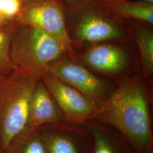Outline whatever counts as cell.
Returning <instances> with one entry per match:
<instances>
[{
    "label": "cell",
    "mask_w": 153,
    "mask_h": 153,
    "mask_svg": "<svg viewBox=\"0 0 153 153\" xmlns=\"http://www.w3.org/2000/svg\"><path fill=\"white\" fill-rule=\"evenodd\" d=\"M15 30L12 22L0 27V78L16 69L10 55V43Z\"/></svg>",
    "instance_id": "15"
},
{
    "label": "cell",
    "mask_w": 153,
    "mask_h": 153,
    "mask_svg": "<svg viewBox=\"0 0 153 153\" xmlns=\"http://www.w3.org/2000/svg\"><path fill=\"white\" fill-rule=\"evenodd\" d=\"M93 120L114 128L135 153H153L152 116L146 83L138 75L121 82L99 107Z\"/></svg>",
    "instance_id": "1"
},
{
    "label": "cell",
    "mask_w": 153,
    "mask_h": 153,
    "mask_svg": "<svg viewBox=\"0 0 153 153\" xmlns=\"http://www.w3.org/2000/svg\"><path fill=\"white\" fill-rule=\"evenodd\" d=\"M85 126L93 134V153H135L126 138L114 128L95 120Z\"/></svg>",
    "instance_id": "11"
},
{
    "label": "cell",
    "mask_w": 153,
    "mask_h": 153,
    "mask_svg": "<svg viewBox=\"0 0 153 153\" xmlns=\"http://www.w3.org/2000/svg\"><path fill=\"white\" fill-rule=\"evenodd\" d=\"M22 5L21 0H0V19L6 23L14 21Z\"/></svg>",
    "instance_id": "16"
},
{
    "label": "cell",
    "mask_w": 153,
    "mask_h": 153,
    "mask_svg": "<svg viewBox=\"0 0 153 153\" xmlns=\"http://www.w3.org/2000/svg\"><path fill=\"white\" fill-rule=\"evenodd\" d=\"M66 13L62 0H33L23 3L14 22L37 28L56 40L65 53L73 57L72 42L66 26Z\"/></svg>",
    "instance_id": "5"
},
{
    "label": "cell",
    "mask_w": 153,
    "mask_h": 153,
    "mask_svg": "<svg viewBox=\"0 0 153 153\" xmlns=\"http://www.w3.org/2000/svg\"><path fill=\"white\" fill-rule=\"evenodd\" d=\"M2 153H46L38 129L25 128L14 137Z\"/></svg>",
    "instance_id": "13"
},
{
    "label": "cell",
    "mask_w": 153,
    "mask_h": 153,
    "mask_svg": "<svg viewBox=\"0 0 153 153\" xmlns=\"http://www.w3.org/2000/svg\"><path fill=\"white\" fill-rule=\"evenodd\" d=\"M46 153H93V134L85 125L65 121L38 128Z\"/></svg>",
    "instance_id": "7"
},
{
    "label": "cell",
    "mask_w": 153,
    "mask_h": 153,
    "mask_svg": "<svg viewBox=\"0 0 153 153\" xmlns=\"http://www.w3.org/2000/svg\"><path fill=\"white\" fill-rule=\"evenodd\" d=\"M41 76L16 69L0 78V153L26 128L30 98Z\"/></svg>",
    "instance_id": "2"
},
{
    "label": "cell",
    "mask_w": 153,
    "mask_h": 153,
    "mask_svg": "<svg viewBox=\"0 0 153 153\" xmlns=\"http://www.w3.org/2000/svg\"><path fill=\"white\" fill-rule=\"evenodd\" d=\"M81 59L85 64L99 73L113 76L120 74L130 65L127 52L114 44L93 46L82 53Z\"/></svg>",
    "instance_id": "9"
},
{
    "label": "cell",
    "mask_w": 153,
    "mask_h": 153,
    "mask_svg": "<svg viewBox=\"0 0 153 153\" xmlns=\"http://www.w3.org/2000/svg\"><path fill=\"white\" fill-rule=\"evenodd\" d=\"M64 121V116L58 105L40 78L30 98L26 128L37 129L41 126Z\"/></svg>",
    "instance_id": "10"
},
{
    "label": "cell",
    "mask_w": 153,
    "mask_h": 153,
    "mask_svg": "<svg viewBox=\"0 0 153 153\" xmlns=\"http://www.w3.org/2000/svg\"><path fill=\"white\" fill-rule=\"evenodd\" d=\"M22 2H28V1H33V0H21Z\"/></svg>",
    "instance_id": "20"
},
{
    "label": "cell",
    "mask_w": 153,
    "mask_h": 153,
    "mask_svg": "<svg viewBox=\"0 0 153 153\" xmlns=\"http://www.w3.org/2000/svg\"><path fill=\"white\" fill-rule=\"evenodd\" d=\"M13 33L10 46L11 61L16 69L42 74L47 67L65 53L60 44L37 28L21 25Z\"/></svg>",
    "instance_id": "3"
},
{
    "label": "cell",
    "mask_w": 153,
    "mask_h": 153,
    "mask_svg": "<svg viewBox=\"0 0 153 153\" xmlns=\"http://www.w3.org/2000/svg\"><path fill=\"white\" fill-rule=\"evenodd\" d=\"M134 36L140 53L143 73L145 78H148L153 71V33L145 28H136Z\"/></svg>",
    "instance_id": "14"
},
{
    "label": "cell",
    "mask_w": 153,
    "mask_h": 153,
    "mask_svg": "<svg viewBox=\"0 0 153 153\" xmlns=\"http://www.w3.org/2000/svg\"><path fill=\"white\" fill-rule=\"evenodd\" d=\"M41 80L53 97L66 123L85 125L93 120L98 107L83 94L47 72Z\"/></svg>",
    "instance_id": "8"
},
{
    "label": "cell",
    "mask_w": 153,
    "mask_h": 153,
    "mask_svg": "<svg viewBox=\"0 0 153 153\" xmlns=\"http://www.w3.org/2000/svg\"><path fill=\"white\" fill-rule=\"evenodd\" d=\"M45 72L80 91L98 108L115 88L83 66L71 61H55L47 67Z\"/></svg>",
    "instance_id": "6"
},
{
    "label": "cell",
    "mask_w": 153,
    "mask_h": 153,
    "mask_svg": "<svg viewBox=\"0 0 153 153\" xmlns=\"http://www.w3.org/2000/svg\"><path fill=\"white\" fill-rule=\"evenodd\" d=\"M111 14L153 24V5L133 0H95Z\"/></svg>",
    "instance_id": "12"
},
{
    "label": "cell",
    "mask_w": 153,
    "mask_h": 153,
    "mask_svg": "<svg viewBox=\"0 0 153 153\" xmlns=\"http://www.w3.org/2000/svg\"><path fill=\"white\" fill-rule=\"evenodd\" d=\"M7 23H6L4 21H2L1 19H0V27H2V26L5 25L6 24H7Z\"/></svg>",
    "instance_id": "18"
},
{
    "label": "cell",
    "mask_w": 153,
    "mask_h": 153,
    "mask_svg": "<svg viewBox=\"0 0 153 153\" xmlns=\"http://www.w3.org/2000/svg\"><path fill=\"white\" fill-rule=\"evenodd\" d=\"M64 2H73L75 1H78V0H62Z\"/></svg>",
    "instance_id": "19"
},
{
    "label": "cell",
    "mask_w": 153,
    "mask_h": 153,
    "mask_svg": "<svg viewBox=\"0 0 153 153\" xmlns=\"http://www.w3.org/2000/svg\"><path fill=\"white\" fill-rule=\"evenodd\" d=\"M67 4V11L75 19L78 39L86 43L119 40L124 33L109 16V11L95 0H78Z\"/></svg>",
    "instance_id": "4"
},
{
    "label": "cell",
    "mask_w": 153,
    "mask_h": 153,
    "mask_svg": "<svg viewBox=\"0 0 153 153\" xmlns=\"http://www.w3.org/2000/svg\"><path fill=\"white\" fill-rule=\"evenodd\" d=\"M139 1H142V2H147L149 4H153V0H137Z\"/></svg>",
    "instance_id": "17"
}]
</instances>
